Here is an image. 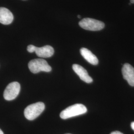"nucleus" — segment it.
Segmentation results:
<instances>
[{
  "instance_id": "f257e3e1",
  "label": "nucleus",
  "mask_w": 134,
  "mask_h": 134,
  "mask_svg": "<svg viewBox=\"0 0 134 134\" xmlns=\"http://www.w3.org/2000/svg\"><path fill=\"white\" fill-rule=\"evenodd\" d=\"M86 107L82 104H75L62 111L60 116L62 119H67L73 117L82 115L86 113Z\"/></svg>"
},
{
  "instance_id": "f03ea898",
  "label": "nucleus",
  "mask_w": 134,
  "mask_h": 134,
  "mask_svg": "<svg viewBox=\"0 0 134 134\" xmlns=\"http://www.w3.org/2000/svg\"><path fill=\"white\" fill-rule=\"evenodd\" d=\"M45 109V104L38 102L28 106L24 109L25 117L29 120H34L38 117Z\"/></svg>"
},
{
  "instance_id": "7ed1b4c3",
  "label": "nucleus",
  "mask_w": 134,
  "mask_h": 134,
  "mask_svg": "<svg viewBox=\"0 0 134 134\" xmlns=\"http://www.w3.org/2000/svg\"><path fill=\"white\" fill-rule=\"evenodd\" d=\"M29 70L34 74H37L39 72H50L52 68L49 65L47 62L42 59H35L31 60L29 63Z\"/></svg>"
},
{
  "instance_id": "20e7f679",
  "label": "nucleus",
  "mask_w": 134,
  "mask_h": 134,
  "mask_svg": "<svg viewBox=\"0 0 134 134\" xmlns=\"http://www.w3.org/2000/svg\"><path fill=\"white\" fill-rule=\"evenodd\" d=\"M81 28L87 30L98 31L104 29V24L99 20L91 18H85L79 22Z\"/></svg>"
},
{
  "instance_id": "39448f33",
  "label": "nucleus",
  "mask_w": 134,
  "mask_h": 134,
  "mask_svg": "<svg viewBox=\"0 0 134 134\" xmlns=\"http://www.w3.org/2000/svg\"><path fill=\"white\" fill-rule=\"evenodd\" d=\"M27 50L29 53L35 52L37 56L41 58H49L53 56L54 50L50 45H45L42 47H37L33 45H29L27 47Z\"/></svg>"
},
{
  "instance_id": "423d86ee",
  "label": "nucleus",
  "mask_w": 134,
  "mask_h": 134,
  "mask_svg": "<svg viewBox=\"0 0 134 134\" xmlns=\"http://www.w3.org/2000/svg\"><path fill=\"white\" fill-rule=\"evenodd\" d=\"M20 86L19 82L14 81L9 83L5 89L4 92V97L7 100L14 99L19 94Z\"/></svg>"
},
{
  "instance_id": "0eeeda50",
  "label": "nucleus",
  "mask_w": 134,
  "mask_h": 134,
  "mask_svg": "<svg viewBox=\"0 0 134 134\" xmlns=\"http://www.w3.org/2000/svg\"><path fill=\"white\" fill-rule=\"evenodd\" d=\"M123 77L131 86H134V68L130 64H125L122 70Z\"/></svg>"
},
{
  "instance_id": "6e6552de",
  "label": "nucleus",
  "mask_w": 134,
  "mask_h": 134,
  "mask_svg": "<svg viewBox=\"0 0 134 134\" xmlns=\"http://www.w3.org/2000/svg\"><path fill=\"white\" fill-rule=\"evenodd\" d=\"M72 69L82 81L88 83H91L93 81L92 79L88 75L86 70L81 66L78 64H74Z\"/></svg>"
},
{
  "instance_id": "1a4fd4ad",
  "label": "nucleus",
  "mask_w": 134,
  "mask_h": 134,
  "mask_svg": "<svg viewBox=\"0 0 134 134\" xmlns=\"http://www.w3.org/2000/svg\"><path fill=\"white\" fill-rule=\"evenodd\" d=\"M14 20V15L8 9L0 8V23L5 25L10 24Z\"/></svg>"
},
{
  "instance_id": "9d476101",
  "label": "nucleus",
  "mask_w": 134,
  "mask_h": 134,
  "mask_svg": "<svg viewBox=\"0 0 134 134\" xmlns=\"http://www.w3.org/2000/svg\"><path fill=\"white\" fill-rule=\"evenodd\" d=\"M80 52L81 56L89 63L93 65H96L98 64V60L97 58L87 48H81L80 50Z\"/></svg>"
},
{
  "instance_id": "9b49d317",
  "label": "nucleus",
  "mask_w": 134,
  "mask_h": 134,
  "mask_svg": "<svg viewBox=\"0 0 134 134\" xmlns=\"http://www.w3.org/2000/svg\"><path fill=\"white\" fill-rule=\"evenodd\" d=\"M110 134H123L121 132H120L119 131H115V132H112Z\"/></svg>"
},
{
  "instance_id": "f8f14e48",
  "label": "nucleus",
  "mask_w": 134,
  "mask_h": 134,
  "mask_svg": "<svg viewBox=\"0 0 134 134\" xmlns=\"http://www.w3.org/2000/svg\"><path fill=\"white\" fill-rule=\"evenodd\" d=\"M131 128L134 131V122H133L131 123Z\"/></svg>"
},
{
  "instance_id": "ddd939ff",
  "label": "nucleus",
  "mask_w": 134,
  "mask_h": 134,
  "mask_svg": "<svg viewBox=\"0 0 134 134\" xmlns=\"http://www.w3.org/2000/svg\"><path fill=\"white\" fill-rule=\"evenodd\" d=\"M0 134H4V133H3V132L0 129Z\"/></svg>"
},
{
  "instance_id": "4468645a",
  "label": "nucleus",
  "mask_w": 134,
  "mask_h": 134,
  "mask_svg": "<svg viewBox=\"0 0 134 134\" xmlns=\"http://www.w3.org/2000/svg\"><path fill=\"white\" fill-rule=\"evenodd\" d=\"M131 3H134V0H131Z\"/></svg>"
},
{
  "instance_id": "2eb2a0df",
  "label": "nucleus",
  "mask_w": 134,
  "mask_h": 134,
  "mask_svg": "<svg viewBox=\"0 0 134 134\" xmlns=\"http://www.w3.org/2000/svg\"><path fill=\"white\" fill-rule=\"evenodd\" d=\"M77 18H80H80H81V17L80 15H77Z\"/></svg>"
},
{
  "instance_id": "dca6fc26",
  "label": "nucleus",
  "mask_w": 134,
  "mask_h": 134,
  "mask_svg": "<svg viewBox=\"0 0 134 134\" xmlns=\"http://www.w3.org/2000/svg\"></svg>"
}]
</instances>
